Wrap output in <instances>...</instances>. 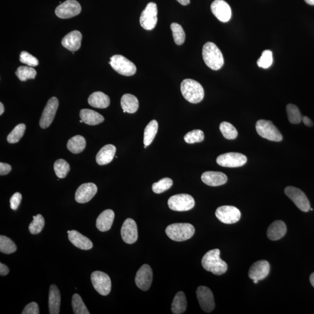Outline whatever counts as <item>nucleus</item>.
I'll return each instance as SVG.
<instances>
[{
    "mask_svg": "<svg viewBox=\"0 0 314 314\" xmlns=\"http://www.w3.org/2000/svg\"><path fill=\"white\" fill-rule=\"evenodd\" d=\"M287 231L286 224L282 221H276L270 224L267 230V236L271 241H278L285 235Z\"/></svg>",
    "mask_w": 314,
    "mask_h": 314,
    "instance_id": "nucleus-27",
    "label": "nucleus"
},
{
    "mask_svg": "<svg viewBox=\"0 0 314 314\" xmlns=\"http://www.w3.org/2000/svg\"><path fill=\"white\" fill-rule=\"evenodd\" d=\"M173 184V181L170 178H165L159 180L158 182L153 184L152 189L154 192L157 194L164 193L165 191L170 189Z\"/></svg>",
    "mask_w": 314,
    "mask_h": 314,
    "instance_id": "nucleus-43",
    "label": "nucleus"
},
{
    "mask_svg": "<svg viewBox=\"0 0 314 314\" xmlns=\"http://www.w3.org/2000/svg\"><path fill=\"white\" fill-rule=\"evenodd\" d=\"M59 102L56 97H52L48 101L40 120V126L42 129L47 128L52 124L56 114Z\"/></svg>",
    "mask_w": 314,
    "mask_h": 314,
    "instance_id": "nucleus-14",
    "label": "nucleus"
},
{
    "mask_svg": "<svg viewBox=\"0 0 314 314\" xmlns=\"http://www.w3.org/2000/svg\"><path fill=\"white\" fill-rule=\"evenodd\" d=\"M97 187L93 183L82 184L76 190L75 200L76 202L84 204L90 202L97 192Z\"/></svg>",
    "mask_w": 314,
    "mask_h": 314,
    "instance_id": "nucleus-19",
    "label": "nucleus"
},
{
    "mask_svg": "<svg viewBox=\"0 0 314 314\" xmlns=\"http://www.w3.org/2000/svg\"><path fill=\"white\" fill-rule=\"evenodd\" d=\"M220 131L226 139L233 140L238 136V132L233 125L229 122H222L220 126Z\"/></svg>",
    "mask_w": 314,
    "mask_h": 314,
    "instance_id": "nucleus-37",
    "label": "nucleus"
},
{
    "mask_svg": "<svg viewBox=\"0 0 314 314\" xmlns=\"http://www.w3.org/2000/svg\"><path fill=\"white\" fill-rule=\"evenodd\" d=\"M72 306L75 314H90V312L85 306L84 301L78 294L73 295Z\"/></svg>",
    "mask_w": 314,
    "mask_h": 314,
    "instance_id": "nucleus-41",
    "label": "nucleus"
},
{
    "mask_svg": "<svg viewBox=\"0 0 314 314\" xmlns=\"http://www.w3.org/2000/svg\"><path fill=\"white\" fill-rule=\"evenodd\" d=\"M80 117L85 123L89 125H97L104 121V117L99 113L89 109H83L80 112Z\"/></svg>",
    "mask_w": 314,
    "mask_h": 314,
    "instance_id": "nucleus-29",
    "label": "nucleus"
},
{
    "mask_svg": "<svg viewBox=\"0 0 314 314\" xmlns=\"http://www.w3.org/2000/svg\"><path fill=\"white\" fill-rule=\"evenodd\" d=\"M15 74L21 81L24 82L27 79H35L37 72L31 67L21 66L18 67Z\"/></svg>",
    "mask_w": 314,
    "mask_h": 314,
    "instance_id": "nucleus-34",
    "label": "nucleus"
},
{
    "mask_svg": "<svg viewBox=\"0 0 314 314\" xmlns=\"http://www.w3.org/2000/svg\"><path fill=\"white\" fill-rule=\"evenodd\" d=\"M54 169L58 178L63 179L67 177L70 171V166L66 160L59 159L54 163Z\"/></svg>",
    "mask_w": 314,
    "mask_h": 314,
    "instance_id": "nucleus-38",
    "label": "nucleus"
},
{
    "mask_svg": "<svg viewBox=\"0 0 314 314\" xmlns=\"http://www.w3.org/2000/svg\"><path fill=\"white\" fill-rule=\"evenodd\" d=\"M246 156L239 153H227L218 156L217 164L223 167L237 168L242 167L247 162Z\"/></svg>",
    "mask_w": 314,
    "mask_h": 314,
    "instance_id": "nucleus-10",
    "label": "nucleus"
},
{
    "mask_svg": "<svg viewBox=\"0 0 314 314\" xmlns=\"http://www.w3.org/2000/svg\"><path fill=\"white\" fill-rule=\"evenodd\" d=\"M86 141L81 135L70 138L67 143V148L70 152L73 154H79L85 149Z\"/></svg>",
    "mask_w": 314,
    "mask_h": 314,
    "instance_id": "nucleus-32",
    "label": "nucleus"
},
{
    "mask_svg": "<svg viewBox=\"0 0 314 314\" xmlns=\"http://www.w3.org/2000/svg\"><path fill=\"white\" fill-rule=\"evenodd\" d=\"M166 234L172 241L183 242L192 238L195 232V227L187 223L170 224L165 229Z\"/></svg>",
    "mask_w": 314,
    "mask_h": 314,
    "instance_id": "nucleus-4",
    "label": "nucleus"
},
{
    "mask_svg": "<svg viewBox=\"0 0 314 314\" xmlns=\"http://www.w3.org/2000/svg\"><path fill=\"white\" fill-rule=\"evenodd\" d=\"M202 58L207 66L212 70L221 68L224 64L223 53L214 43L207 42L203 46Z\"/></svg>",
    "mask_w": 314,
    "mask_h": 314,
    "instance_id": "nucleus-2",
    "label": "nucleus"
},
{
    "mask_svg": "<svg viewBox=\"0 0 314 314\" xmlns=\"http://www.w3.org/2000/svg\"><path fill=\"white\" fill-rule=\"evenodd\" d=\"M11 169L12 167L10 164H5V163L3 162L0 163V175H1V176L10 173Z\"/></svg>",
    "mask_w": 314,
    "mask_h": 314,
    "instance_id": "nucleus-49",
    "label": "nucleus"
},
{
    "mask_svg": "<svg viewBox=\"0 0 314 314\" xmlns=\"http://www.w3.org/2000/svg\"><path fill=\"white\" fill-rule=\"evenodd\" d=\"M115 213L112 209H106L101 212L96 221V226L101 232H107L112 228Z\"/></svg>",
    "mask_w": 314,
    "mask_h": 314,
    "instance_id": "nucleus-24",
    "label": "nucleus"
},
{
    "mask_svg": "<svg viewBox=\"0 0 314 314\" xmlns=\"http://www.w3.org/2000/svg\"><path fill=\"white\" fill-rule=\"evenodd\" d=\"M91 281L95 290L101 295H107L112 291V281L106 273L93 272L91 275Z\"/></svg>",
    "mask_w": 314,
    "mask_h": 314,
    "instance_id": "nucleus-9",
    "label": "nucleus"
},
{
    "mask_svg": "<svg viewBox=\"0 0 314 314\" xmlns=\"http://www.w3.org/2000/svg\"><path fill=\"white\" fill-rule=\"evenodd\" d=\"M215 215L221 223L233 224L241 219V212L238 208L233 206L224 205L217 209Z\"/></svg>",
    "mask_w": 314,
    "mask_h": 314,
    "instance_id": "nucleus-12",
    "label": "nucleus"
},
{
    "mask_svg": "<svg viewBox=\"0 0 314 314\" xmlns=\"http://www.w3.org/2000/svg\"><path fill=\"white\" fill-rule=\"evenodd\" d=\"M9 272H10V269H9L8 267L1 263H0V275H8Z\"/></svg>",
    "mask_w": 314,
    "mask_h": 314,
    "instance_id": "nucleus-50",
    "label": "nucleus"
},
{
    "mask_svg": "<svg viewBox=\"0 0 314 314\" xmlns=\"http://www.w3.org/2000/svg\"><path fill=\"white\" fill-rule=\"evenodd\" d=\"M68 238L72 244L83 250H89L93 248V243L90 239L76 230H71L68 233Z\"/></svg>",
    "mask_w": 314,
    "mask_h": 314,
    "instance_id": "nucleus-23",
    "label": "nucleus"
},
{
    "mask_svg": "<svg viewBox=\"0 0 314 314\" xmlns=\"http://www.w3.org/2000/svg\"><path fill=\"white\" fill-rule=\"evenodd\" d=\"M308 4L314 5V0H304Z\"/></svg>",
    "mask_w": 314,
    "mask_h": 314,
    "instance_id": "nucleus-55",
    "label": "nucleus"
},
{
    "mask_svg": "<svg viewBox=\"0 0 314 314\" xmlns=\"http://www.w3.org/2000/svg\"><path fill=\"white\" fill-rule=\"evenodd\" d=\"M273 63L272 52L269 50H265L257 61L258 66L263 68H269Z\"/></svg>",
    "mask_w": 314,
    "mask_h": 314,
    "instance_id": "nucleus-45",
    "label": "nucleus"
},
{
    "mask_svg": "<svg viewBox=\"0 0 314 314\" xmlns=\"http://www.w3.org/2000/svg\"><path fill=\"white\" fill-rule=\"evenodd\" d=\"M20 61L22 63L31 67H37L39 64L38 60L35 57L26 51L21 52Z\"/></svg>",
    "mask_w": 314,
    "mask_h": 314,
    "instance_id": "nucleus-46",
    "label": "nucleus"
},
{
    "mask_svg": "<svg viewBox=\"0 0 314 314\" xmlns=\"http://www.w3.org/2000/svg\"><path fill=\"white\" fill-rule=\"evenodd\" d=\"M4 112V107L3 106L2 103H0V115H2V113Z\"/></svg>",
    "mask_w": 314,
    "mask_h": 314,
    "instance_id": "nucleus-53",
    "label": "nucleus"
},
{
    "mask_svg": "<svg viewBox=\"0 0 314 314\" xmlns=\"http://www.w3.org/2000/svg\"><path fill=\"white\" fill-rule=\"evenodd\" d=\"M197 297L202 310L205 313H210L215 308L213 293L205 286H199L196 291Z\"/></svg>",
    "mask_w": 314,
    "mask_h": 314,
    "instance_id": "nucleus-15",
    "label": "nucleus"
},
{
    "mask_svg": "<svg viewBox=\"0 0 314 314\" xmlns=\"http://www.w3.org/2000/svg\"><path fill=\"white\" fill-rule=\"evenodd\" d=\"M61 306V294L55 285H51L49 291L48 307L50 314H59Z\"/></svg>",
    "mask_w": 314,
    "mask_h": 314,
    "instance_id": "nucleus-25",
    "label": "nucleus"
},
{
    "mask_svg": "<svg viewBox=\"0 0 314 314\" xmlns=\"http://www.w3.org/2000/svg\"><path fill=\"white\" fill-rule=\"evenodd\" d=\"M270 266L269 262L261 260L252 265L248 271V276L252 281H261L269 275Z\"/></svg>",
    "mask_w": 314,
    "mask_h": 314,
    "instance_id": "nucleus-20",
    "label": "nucleus"
},
{
    "mask_svg": "<svg viewBox=\"0 0 314 314\" xmlns=\"http://www.w3.org/2000/svg\"><path fill=\"white\" fill-rule=\"evenodd\" d=\"M302 121L305 125L307 126H309V127H312V126H313V123L309 117L303 116L302 118Z\"/></svg>",
    "mask_w": 314,
    "mask_h": 314,
    "instance_id": "nucleus-51",
    "label": "nucleus"
},
{
    "mask_svg": "<svg viewBox=\"0 0 314 314\" xmlns=\"http://www.w3.org/2000/svg\"><path fill=\"white\" fill-rule=\"evenodd\" d=\"M171 29L174 42L178 45H182L185 41L186 35L183 27L177 23H172L171 24Z\"/></svg>",
    "mask_w": 314,
    "mask_h": 314,
    "instance_id": "nucleus-40",
    "label": "nucleus"
},
{
    "mask_svg": "<svg viewBox=\"0 0 314 314\" xmlns=\"http://www.w3.org/2000/svg\"><path fill=\"white\" fill-rule=\"evenodd\" d=\"M33 218V220L29 224V230L32 235H36L41 233L44 228L45 221L41 214L37 215Z\"/></svg>",
    "mask_w": 314,
    "mask_h": 314,
    "instance_id": "nucleus-42",
    "label": "nucleus"
},
{
    "mask_svg": "<svg viewBox=\"0 0 314 314\" xmlns=\"http://www.w3.org/2000/svg\"><path fill=\"white\" fill-rule=\"evenodd\" d=\"M38 304L35 302L30 303L24 307L22 314H39Z\"/></svg>",
    "mask_w": 314,
    "mask_h": 314,
    "instance_id": "nucleus-47",
    "label": "nucleus"
},
{
    "mask_svg": "<svg viewBox=\"0 0 314 314\" xmlns=\"http://www.w3.org/2000/svg\"><path fill=\"white\" fill-rule=\"evenodd\" d=\"M116 151V147L112 144H107L101 148L96 156L97 164L100 165L110 164L114 158Z\"/></svg>",
    "mask_w": 314,
    "mask_h": 314,
    "instance_id": "nucleus-26",
    "label": "nucleus"
},
{
    "mask_svg": "<svg viewBox=\"0 0 314 314\" xmlns=\"http://www.w3.org/2000/svg\"><path fill=\"white\" fill-rule=\"evenodd\" d=\"M211 10L215 17L223 22H227L232 17L230 6L224 0H215L212 3Z\"/></svg>",
    "mask_w": 314,
    "mask_h": 314,
    "instance_id": "nucleus-17",
    "label": "nucleus"
},
{
    "mask_svg": "<svg viewBox=\"0 0 314 314\" xmlns=\"http://www.w3.org/2000/svg\"><path fill=\"white\" fill-rule=\"evenodd\" d=\"M80 122L83 123V122H84V121H83L81 119V121H80Z\"/></svg>",
    "mask_w": 314,
    "mask_h": 314,
    "instance_id": "nucleus-56",
    "label": "nucleus"
},
{
    "mask_svg": "<svg viewBox=\"0 0 314 314\" xmlns=\"http://www.w3.org/2000/svg\"><path fill=\"white\" fill-rule=\"evenodd\" d=\"M121 105L124 112L134 113L138 109V101L135 95L126 94L121 98Z\"/></svg>",
    "mask_w": 314,
    "mask_h": 314,
    "instance_id": "nucleus-30",
    "label": "nucleus"
},
{
    "mask_svg": "<svg viewBox=\"0 0 314 314\" xmlns=\"http://www.w3.org/2000/svg\"><path fill=\"white\" fill-rule=\"evenodd\" d=\"M157 5L153 2H149L146 7L141 12L140 18V23L144 29L147 30H153L157 23Z\"/></svg>",
    "mask_w": 314,
    "mask_h": 314,
    "instance_id": "nucleus-8",
    "label": "nucleus"
},
{
    "mask_svg": "<svg viewBox=\"0 0 314 314\" xmlns=\"http://www.w3.org/2000/svg\"><path fill=\"white\" fill-rule=\"evenodd\" d=\"M17 250L15 243L7 236H0V251L5 254L14 253Z\"/></svg>",
    "mask_w": 314,
    "mask_h": 314,
    "instance_id": "nucleus-36",
    "label": "nucleus"
},
{
    "mask_svg": "<svg viewBox=\"0 0 314 314\" xmlns=\"http://www.w3.org/2000/svg\"><path fill=\"white\" fill-rule=\"evenodd\" d=\"M22 195L20 193H15L10 199V207L13 210H17L22 201Z\"/></svg>",
    "mask_w": 314,
    "mask_h": 314,
    "instance_id": "nucleus-48",
    "label": "nucleus"
},
{
    "mask_svg": "<svg viewBox=\"0 0 314 314\" xmlns=\"http://www.w3.org/2000/svg\"><path fill=\"white\" fill-rule=\"evenodd\" d=\"M158 124L156 120H152L146 126L144 132V145L149 146L152 143L158 132Z\"/></svg>",
    "mask_w": 314,
    "mask_h": 314,
    "instance_id": "nucleus-33",
    "label": "nucleus"
},
{
    "mask_svg": "<svg viewBox=\"0 0 314 314\" xmlns=\"http://www.w3.org/2000/svg\"><path fill=\"white\" fill-rule=\"evenodd\" d=\"M187 300L186 295L183 292H179L175 295L172 302L171 310L174 314H181L186 312Z\"/></svg>",
    "mask_w": 314,
    "mask_h": 314,
    "instance_id": "nucleus-31",
    "label": "nucleus"
},
{
    "mask_svg": "<svg viewBox=\"0 0 314 314\" xmlns=\"http://www.w3.org/2000/svg\"><path fill=\"white\" fill-rule=\"evenodd\" d=\"M202 180L207 185L215 187L225 184L227 178L223 172L207 171L202 174Z\"/></svg>",
    "mask_w": 314,
    "mask_h": 314,
    "instance_id": "nucleus-21",
    "label": "nucleus"
},
{
    "mask_svg": "<svg viewBox=\"0 0 314 314\" xmlns=\"http://www.w3.org/2000/svg\"><path fill=\"white\" fill-rule=\"evenodd\" d=\"M286 112H287L289 122L293 124H298L302 121V115H301L299 109L294 104H289L286 106Z\"/></svg>",
    "mask_w": 314,
    "mask_h": 314,
    "instance_id": "nucleus-35",
    "label": "nucleus"
},
{
    "mask_svg": "<svg viewBox=\"0 0 314 314\" xmlns=\"http://www.w3.org/2000/svg\"><path fill=\"white\" fill-rule=\"evenodd\" d=\"M168 204L172 210L187 211L195 207V202L192 196L179 194L171 197L168 200Z\"/></svg>",
    "mask_w": 314,
    "mask_h": 314,
    "instance_id": "nucleus-7",
    "label": "nucleus"
},
{
    "mask_svg": "<svg viewBox=\"0 0 314 314\" xmlns=\"http://www.w3.org/2000/svg\"><path fill=\"white\" fill-rule=\"evenodd\" d=\"M184 141L187 143L194 144L202 142L204 139V134L201 130L196 129L188 132L184 137Z\"/></svg>",
    "mask_w": 314,
    "mask_h": 314,
    "instance_id": "nucleus-44",
    "label": "nucleus"
},
{
    "mask_svg": "<svg viewBox=\"0 0 314 314\" xmlns=\"http://www.w3.org/2000/svg\"><path fill=\"white\" fill-rule=\"evenodd\" d=\"M256 131L260 136L273 141H281L282 135L273 123L267 120L260 119L256 123Z\"/></svg>",
    "mask_w": 314,
    "mask_h": 314,
    "instance_id": "nucleus-5",
    "label": "nucleus"
},
{
    "mask_svg": "<svg viewBox=\"0 0 314 314\" xmlns=\"http://www.w3.org/2000/svg\"><path fill=\"white\" fill-rule=\"evenodd\" d=\"M121 236L127 244H133L137 241L138 231L136 222L131 218L126 219L122 226Z\"/></svg>",
    "mask_w": 314,
    "mask_h": 314,
    "instance_id": "nucleus-18",
    "label": "nucleus"
},
{
    "mask_svg": "<svg viewBox=\"0 0 314 314\" xmlns=\"http://www.w3.org/2000/svg\"><path fill=\"white\" fill-rule=\"evenodd\" d=\"M285 193L301 211H309L310 209V202L302 191L296 188V187L288 186L286 187Z\"/></svg>",
    "mask_w": 314,
    "mask_h": 314,
    "instance_id": "nucleus-13",
    "label": "nucleus"
},
{
    "mask_svg": "<svg viewBox=\"0 0 314 314\" xmlns=\"http://www.w3.org/2000/svg\"><path fill=\"white\" fill-rule=\"evenodd\" d=\"M26 131V125L20 124L15 126L13 130L7 136V141L9 143L14 144L19 142L21 138L23 136Z\"/></svg>",
    "mask_w": 314,
    "mask_h": 314,
    "instance_id": "nucleus-39",
    "label": "nucleus"
},
{
    "mask_svg": "<svg viewBox=\"0 0 314 314\" xmlns=\"http://www.w3.org/2000/svg\"><path fill=\"white\" fill-rule=\"evenodd\" d=\"M81 11V5L76 0H67L55 9V14L61 19H68L78 15Z\"/></svg>",
    "mask_w": 314,
    "mask_h": 314,
    "instance_id": "nucleus-11",
    "label": "nucleus"
},
{
    "mask_svg": "<svg viewBox=\"0 0 314 314\" xmlns=\"http://www.w3.org/2000/svg\"><path fill=\"white\" fill-rule=\"evenodd\" d=\"M180 90L183 97L191 103H199L204 97V89L200 83L195 80L184 79L181 82Z\"/></svg>",
    "mask_w": 314,
    "mask_h": 314,
    "instance_id": "nucleus-3",
    "label": "nucleus"
},
{
    "mask_svg": "<svg viewBox=\"0 0 314 314\" xmlns=\"http://www.w3.org/2000/svg\"><path fill=\"white\" fill-rule=\"evenodd\" d=\"M82 35L78 30L67 34L62 40V45L70 51H78L81 46Z\"/></svg>",
    "mask_w": 314,
    "mask_h": 314,
    "instance_id": "nucleus-22",
    "label": "nucleus"
},
{
    "mask_svg": "<svg viewBox=\"0 0 314 314\" xmlns=\"http://www.w3.org/2000/svg\"><path fill=\"white\" fill-rule=\"evenodd\" d=\"M178 2L182 5H187L190 4V0H177Z\"/></svg>",
    "mask_w": 314,
    "mask_h": 314,
    "instance_id": "nucleus-52",
    "label": "nucleus"
},
{
    "mask_svg": "<svg viewBox=\"0 0 314 314\" xmlns=\"http://www.w3.org/2000/svg\"><path fill=\"white\" fill-rule=\"evenodd\" d=\"M88 103L91 107L104 109L110 106V97L101 91L94 92L88 98Z\"/></svg>",
    "mask_w": 314,
    "mask_h": 314,
    "instance_id": "nucleus-28",
    "label": "nucleus"
},
{
    "mask_svg": "<svg viewBox=\"0 0 314 314\" xmlns=\"http://www.w3.org/2000/svg\"><path fill=\"white\" fill-rule=\"evenodd\" d=\"M310 280L311 283H312V286L314 288V272L311 275Z\"/></svg>",
    "mask_w": 314,
    "mask_h": 314,
    "instance_id": "nucleus-54",
    "label": "nucleus"
},
{
    "mask_svg": "<svg viewBox=\"0 0 314 314\" xmlns=\"http://www.w3.org/2000/svg\"><path fill=\"white\" fill-rule=\"evenodd\" d=\"M202 264L206 270L216 275H223L227 269V264L221 259L219 249H214L208 251L203 256Z\"/></svg>",
    "mask_w": 314,
    "mask_h": 314,
    "instance_id": "nucleus-1",
    "label": "nucleus"
},
{
    "mask_svg": "<svg viewBox=\"0 0 314 314\" xmlns=\"http://www.w3.org/2000/svg\"><path fill=\"white\" fill-rule=\"evenodd\" d=\"M153 282V271L147 264H144L138 270L135 283L138 288L143 291L149 290Z\"/></svg>",
    "mask_w": 314,
    "mask_h": 314,
    "instance_id": "nucleus-16",
    "label": "nucleus"
},
{
    "mask_svg": "<svg viewBox=\"0 0 314 314\" xmlns=\"http://www.w3.org/2000/svg\"><path fill=\"white\" fill-rule=\"evenodd\" d=\"M109 63L117 73L122 75L131 76L136 72V66L121 55H113Z\"/></svg>",
    "mask_w": 314,
    "mask_h": 314,
    "instance_id": "nucleus-6",
    "label": "nucleus"
}]
</instances>
